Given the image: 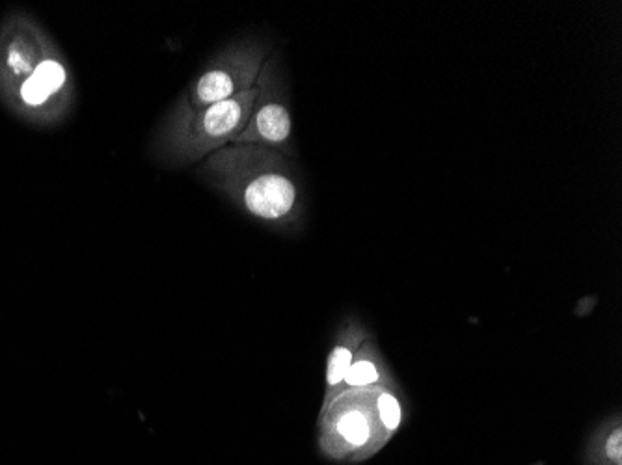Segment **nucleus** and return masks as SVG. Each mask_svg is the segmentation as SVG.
I'll use <instances>...</instances> for the list:
<instances>
[{"instance_id": "obj_7", "label": "nucleus", "mask_w": 622, "mask_h": 465, "mask_svg": "<svg viewBox=\"0 0 622 465\" xmlns=\"http://www.w3.org/2000/svg\"><path fill=\"white\" fill-rule=\"evenodd\" d=\"M392 384L390 372L386 371L384 361L373 343H364L352 359L351 367L345 374L343 387L347 389H366V387H388Z\"/></svg>"}, {"instance_id": "obj_8", "label": "nucleus", "mask_w": 622, "mask_h": 465, "mask_svg": "<svg viewBox=\"0 0 622 465\" xmlns=\"http://www.w3.org/2000/svg\"><path fill=\"white\" fill-rule=\"evenodd\" d=\"M377 412L386 432L397 430L403 421V404L390 387H377Z\"/></svg>"}, {"instance_id": "obj_4", "label": "nucleus", "mask_w": 622, "mask_h": 465, "mask_svg": "<svg viewBox=\"0 0 622 465\" xmlns=\"http://www.w3.org/2000/svg\"><path fill=\"white\" fill-rule=\"evenodd\" d=\"M257 95L252 114L235 144L261 146L282 153L287 159L297 155L293 140V120L289 105V84L280 56L272 53L256 82Z\"/></svg>"}, {"instance_id": "obj_5", "label": "nucleus", "mask_w": 622, "mask_h": 465, "mask_svg": "<svg viewBox=\"0 0 622 465\" xmlns=\"http://www.w3.org/2000/svg\"><path fill=\"white\" fill-rule=\"evenodd\" d=\"M64 97H69L68 67L58 51L47 47L32 75L17 86L12 99L25 112H49V105L56 103L60 108Z\"/></svg>"}, {"instance_id": "obj_6", "label": "nucleus", "mask_w": 622, "mask_h": 465, "mask_svg": "<svg viewBox=\"0 0 622 465\" xmlns=\"http://www.w3.org/2000/svg\"><path fill=\"white\" fill-rule=\"evenodd\" d=\"M366 337V330L358 322L349 324L339 335L338 343L326 359V404L341 393L345 374L360 346L366 343Z\"/></svg>"}, {"instance_id": "obj_3", "label": "nucleus", "mask_w": 622, "mask_h": 465, "mask_svg": "<svg viewBox=\"0 0 622 465\" xmlns=\"http://www.w3.org/2000/svg\"><path fill=\"white\" fill-rule=\"evenodd\" d=\"M271 54L269 43L259 38L231 41L190 80L164 120H187L203 108L252 90Z\"/></svg>"}, {"instance_id": "obj_1", "label": "nucleus", "mask_w": 622, "mask_h": 465, "mask_svg": "<svg viewBox=\"0 0 622 465\" xmlns=\"http://www.w3.org/2000/svg\"><path fill=\"white\" fill-rule=\"evenodd\" d=\"M207 185L241 213L278 231L306 222V192L297 164L267 147L231 144L200 162Z\"/></svg>"}, {"instance_id": "obj_2", "label": "nucleus", "mask_w": 622, "mask_h": 465, "mask_svg": "<svg viewBox=\"0 0 622 465\" xmlns=\"http://www.w3.org/2000/svg\"><path fill=\"white\" fill-rule=\"evenodd\" d=\"M256 95L254 86L248 92L203 108L187 120L161 121L153 138V155L170 168H190L222 147L235 144L252 114Z\"/></svg>"}, {"instance_id": "obj_9", "label": "nucleus", "mask_w": 622, "mask_h": 465, "mask_svg": "<svg viewBox=\"0 0 622 465\" xmlns=\"http://www.w3.org/2000/svg\"><path fill=\"white\" fill-rule=\"evenodd\" d=\"M606 452H608L609 460H613L617 465H622L621 425L615 426V430L609 432L608 439H606Z\"/></svg>"}]
</instances>
